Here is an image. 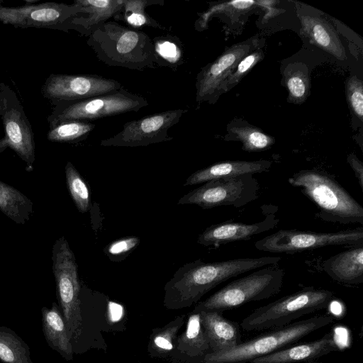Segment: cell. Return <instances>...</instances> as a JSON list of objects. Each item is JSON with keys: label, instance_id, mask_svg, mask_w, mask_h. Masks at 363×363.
<instances>
[{"label": "cell", "instance_id": "1", "mask_svg": "<svg viewBox=\"0 0 363 363\" xmlns=\"http://www.w3.org/2000/svg\"><path fill=\"white\" fill-rule=\"evenodd\" d=\"M280 257H245L205 262L201 259L179 267L164 286V306L170 310L191 306L218 284L261 267L276 265Z\"/></svg>", "mask_w": 363, "mask_h": 363}, {"label": "cell", "instance_id": "2", "mask_svg": "<svg viewBox=\"0 0 363 363\" xmlns=\"http://www.w3.org/2000/svg\"><path fill=\"white\" fill-rule=\"evenodd\" d=\"M87 45L108 66L143 71L157 65L152 40L116 21H108L92 32Z\"/></svg>", "mask_w": 363, "mask_h": 363}, {"label": "cell", "instance_id": "3", "mask_svg": "<svg viewBox=\"0 0 363 363\" xmlns=\"http://www.w3.org/2000/svg\"><path fill=\"white\" fill-rule=\"evenodd\" d=\"M288 182L299 188L317 206L316 218L343 225H363V207L333 175L317 169H302L290 177Z\"/></svg>", "mask_w": 363, "mask_h": 363}, {"label": "cell", "instance_id": "4", "mask_svg": "<svg viewBox=\"0 0 363 363\" xmlns=\"http://www.w3.org/2000/svg\"><path fill=\"white\" fill-rule=\"evenodd\" d=\"M51 259L59 307L67 328L73 352L79 353L82 351L85 331L81 285L76 258L65 236L55 241Z\"/></svg>", "mask_w": 363, "mask_h": 363}, {"label": "cell", "instance_id": "5", "mask_svg": "<svg viewBox=\"0 0 363 363\" xmlns=\"http://www.w3.org/2000/svg\"><path fill=\"white\" fill-rule=\"evenodd\" d=\"M330 315L314 316L284 327L273 329L253 339L242 342L228 350L210 352L202 363H247L296 343L310 333L332 323Z\"/></svg>", "mask_w": 363, "mask_h": 363}, {"label": "cell", "instance_id": "6", "mask_svg": "<svg viewBox=\"0 0 363 363\" xmlns=\"http://www.w3.org/2000/svg\"><path fill=\"white\" fill-rule=\"evenodd\" d=\"M334 297L331 291L306 286L255 309L240 325L246 331L284 327L303 315L328 308Z\"/></svg>", "mask_w": 363, "mask_h": 363}, {"label": "cell", "instance_id": "7", "mask_svg": "<svg viewBox=\"0 0 363 363\" xmlns=\"http://www.w3.org/2000/svg\"><path fill=\"white\" fill-rule=\"evenodd\" d=\"M276 265L261 267L230 282L205 301L197 303L193 311L223 313L249 302L274 296L280 291L285 274L284 269Z\"/></svg>", "mask_w": 363, "mask_h": 363}, {"label": "cell", "instance_id": "8", "mask_svg": "<svg viewBox=\"0 0 363 363\" xmlns=\"http://www.w3.org/2000/svg\"><path fill=\"white\" fill-rule=\"evenodd\" d=\"M48 118L50 126L68 121H89L108 116L137 112L148 102L141 95L124 87L86 99L58 101Z\"/></svg>", "mask_w": 363, "mask_h": 363}, {"label": "cell", "instance_id": "9", "mask_svg": "<svg viewBox=\"0 0 363 363\" xmlns=\"http://www.w3.org/2000/svg\"><path fill=\"white\" fill-rule=\"evenodd\" d=\"M0 119L4 134L0 138V153L10 148L26 163L31 172L35 160V145L31 125L16 94L0 83Z\"/></svg>", "mask_w": 363, "mask_h": 363}, {"label": "cell", "instance_id": "10", "mask_svg": "<svg viewBox=\"0 0 363 363\" xmlns=\"http://www.w3.org/2000/svg\"><path fill=\"white\" fill-rule=\"evenodd\" d=\"M330 245L363 246L362 226L335 233L281 229L255 243V248L260 251L286 254Z\"/></svg>", "mask_w": 363, "mask_h": 363}, {"label": "cell", "instance_id": "11", "mask_svg": "<svg viewBox=\"0 0 363 363\" xmlns=\"http://www.w3.org/2000/svg\"><path fill=\"white\" fill-rule=\"evenodd\" d=\"M259 184L252 174L210 180L180 198L179 205L195 204L203 209L242 207L258 198Z\"/></svg>", "mask_w": 363, "mask_h": 363}, {"label": "cell", "instance_id": "12", "mask_svg": "<svg viewBox=\"0 0 363 363\" xmlns=\"http://www.w3.org/2000/svg\"><path fill=\"white\" fill-rule=\"evenodd\" d=\"M188 109L177 108L128 121L113 136L101 140V146L143 147L173 139L169 130L175 125Z\"/></svg>", "mask_w": 363, "mask_h": 363}, {"label": "cell", "instance_id": "13", "mask_svg": "<svg viewBox=\"0 0 363 363\" xmlns=\"http://www.w3.org/2000/svg\"><path fill=\"white\" fill-rule=\"evenodd\" d=\"M80 14L81 8L74 3L46 2L17 7L0 6V21L21 28L75 30L71 21Z\"/></svg>", "mask_w": 363, "mask_h": 363}, {"label": "cell", "instance_id": "14", "mask_svg": "<svg viewBox=\"0 0 363 363\" xmlns=\"http://www.w3.org/2000/svg\"><path fill=\"white\" fill-rule=\"evenodd\" d=\"M117 80L95 74H50L41 93L52 103L86 99L123 88Z\"/></svg>", "mask_w": 363, "mask_h": 363}, {"label": "cell", "instance_id": "15", "mask_svg": "<svg viewBox=\"0 0 363 363\" xmlns=\"http://www.w3.org/2000/svg\"><path fill=\"white\" fill-rule=\"evenodd\" d=\"M258 39L252 37L227 48L213 62L202 67L196 76V101L216 102L220 84L233 72L238 62L257 48Z\"/></svg>", "mask_w": 363, "mask_h": 363}, {"label": "cell", "instance_id": "16", "mask_svg": "<svg viewBox=\"0 0 363 363\" xmlns=\"http://www.w3.org/2000/svg\"><path fill=\"white\" fill-rule=\"evenodd\" d=\"M279 221L274 213H269L262 220L255 223L225 221L213 224L199 235L197 243L205 247H218L229 242L248 240L272 230Z\"/></svg>", "mask_w": 363, "mask_h": 363}, {"label": "cell", "instance_id": "17", "mask_svg": "<svg viewBox=\"0 0 363 363\" xmlns=\"http://www.w3.org/2000/svg\"><path fill=\"white\" fill-rule=\"evenodd\" d=\"M340 347L333 333H326L314 341L291 345L273 353L252 359L250 363H306L338 351Z\"/></svg>", "mask_w": 363, "mask_h": 363}, {"label": "cell", "instance_id": "18", "mask_svg": "<svg viewBox=\"0 0 363 363\" xmlns=\"http://www.w3.org/2000/svg\"><path fill=\"white\" fill-rule=\"evenodd\" d=\"M74 4L81 8V14L74 18L71 24L82 35L89 36L122 11L124 0H75Z\"/></svg>", "mask_w": 363, "mask_h": 363}, {"label": "cell", "instance_id": "19", "mask_svg": "<svg viewBox=\"0 0 363 363\" xmlns=\"http://www.w3.org/2000/svg\"><path fill=\"white\" fill-rule=\"evenodd\" d=\"M323 270L334 281L347 285L363 283V246L352 247L322 262Z\"/></svg>", "mask_w": 363, "mask_h": 363}, {"label": "cell", "instance_id": "20", "mask_svg": "<svg viewBox=\"0 0 363 363\" xmlns=\"http://www.w3.org/2000/svg\"><path fill=\"white\" fill-rule=\"evenodd\" d=\"M272 162L269 160L255 161L228 160L215 163L191 174L184 186L203 184L210 180L233 177L245 174H259L269 170Z\"/></svg>", "mask_w": 363, "mask_h": 363}, {"label": "cell", "instance_id": "21", "mask_svg": "<svg viewBox=\"0 0 363 363\" xmlns=\"http://www.w3.org/2000/svg\"><path fill=\"white\" fill-rule=\"evenodd\" d=\"M199 313L211 352L228 350L242 342L238 323L224 318L222 313L216 311Z\"/></svg>", "mask_w": 363, "mask_h": 363}, {"label": "cell", "instance_id": "22", "mask_svg": "<svg viewBox=\"0 0 363 363\" xmlns=\"http://www.w3.org/2000/svg\"><path fill=\"white\" fill-rule=\"evenodd\" d=\"M301 31L311 43L340 60L347 57L345 48L334 27L325 18L309 14H298Z\"/></svg>", "mask_w": 363, "mask_h": 363}, {"label": "cell", "instance_id": "23", "mask_svg": "<svg viewBox=\"0 0 363 363\" xmlns=\"http://www.w3.org/2000/svg\"><path fill=\"white\" fill-rule=\"evenodd\" d=\"M43 331L49 347L65 359H73V348L61 310L55 302L41 309Z\"/></svg>", "mask_w": 363, "mask_h": 363}, {"label": "cell", "instance_id": "24", "mask_svg": "<svg viewBox=\"0 0 363 363\" xmlns=\"http://www.w3.org/2000/svg\"><path fill=\"white\" fill-rule=\"evenodd\" d=\"M225 141L240 142L246 152H262L271 148L275 138L241 118L233 119L227 125Z\"/></svg>", "mask_w": 363, "mask_h": 363}, {"label": "cell", "instance_id": "25", "mask_svg": "<svg viewBox=\"0 0 363 363\" xmlns=\"http://www.w3.org/2000/svg\"><path fill=\"white\" fill-rule=\"evenodd\" d=\"M175 348L181 353L194 358H202L211 352L199 312L192 311L188 317L185 330L177 337Z\"/></svg>", "mask_w": 363, "mask_h": 363}, {"label": "cell", "instance_id": "26", "mask_svg": "<svg viewBox=\"0 0 363 363\" xmlns=\"http://www.w3.org/2000/svg\"><path fill=\"white\" fill-rule=\"evenodd\" d=\"M0 211L16 224L23 225L33 213V202L18 189L0 181Z\"/></svg>", "mask_w": 363, "mask_h": 363}, {"label": "cell", "instance_id": "27", "mask_svg": "<svg viewBox=\"0 0 363 363\" xmlns=\"http://www.w3.org/2000/svg\"><path fill=\"white\" fill-rule=\"evenodd\" d=\"M152 40L157 65L176 70L185 62L184 46L177 36L167 33Z\"/></svg>", "mask_w": 363, "mask_h": 363}, {"label": "cell", "instance_id": "28", "mask_svg": "<svg viewBox=\"0 0 363 363\" xmlns=\"http://www.w3.org/2000/svg\"><path fill=\"white\" fill-rule=\"evenodd\" d=\"M284 85L288 91L287 101L295 104H303L310 94L311 82L307 66L302 62H292L283 74Z\"/></svg>", "mask_w": 363, "mask_h": 363}, {"label": "cell", "instance_id": "29", "mask_svg": "<svg viewBox=\"0 0 363 363\" xmlns=\"http://www.w3.org/2000/svg\"><path fill=\"white\" fill-rule=\"evenodd\" d=\"M185 318L186 315L177 316L165 326L153 329L147 348L151 357H167L174 350L177 333Z\"/></svg>", "mask_w": 363, "mask_h": 363}, {"label": "cell", "instance_id": "30", "mask_svg": "<svg viewBox=\"0 0 363 363\" xmlns=\"http://www.w3.org/2000/svg\"><path fill=\"white\" fill-rule=\"evenodd\" d=\"M0 361L33 363L28 344L13 330L4 326H0Z\"/></svg>", "mask_w": 363, "mask_h": 363}, {"label": "cell", "instance_id": "31", "mask_svg": "<svg viewBox=\"0 0 363 363\" xmlns=\"http://www.w3.org/2000/svg\"><path fill=\"white\" fill-rule=\"evenodd\" d=\"M163 5V0H124L122 11L115 18L123 21L127 24L139 28L149 26L154 28L166 30V28L151 18L145 12V8L152 5Z\"/></svg>", "mask_w": 363, "mask_h": 363}, {"label": "cell", "instance_id": "32", "mask_svg": "<svg viewBox=\"0 0 363 363\" xmlns=\"http://www.w3.org/2000/svg\"><path fill=\"white\" fill-rule=\"evenodd\" d=\"M95 126L94 123L89 121H64L50 126L47 138L57 143H79L86 140Z\"/></svg>", "mask_w": 363, "mask_h": 363}, {"label": "cell", "instance_id": "33", "mask_svg": "<svg viewBox=\"0 0 363 363\" xmlns=\"http://www.w3.org/2000/svg\"><path fill=\"white\" fill-rule=\"evenodd\" d=\"M67 189L79 213H85L90 208L91 196L87 184L71 162L65 167Z\"/></svg>", "mask_w": 363, "mask_h": 363}, {"label": "cell", "instance_id": "34", "mask_svg": "<svg viewBox=\"0 0 363 363\" xmlns=\"http://www.w3.org/2000/svg\"><path fill=\"white\" fill-rule=\"evenodd\" d=\"M264 57V52L257 47L244 57L237 65L233 72L220 84L216 96V101L220 96L229 91Z\"/></svg>", "mask_w": 363, "mask_h": 363}, {"label": "cell", "instance_id": "35", "mask_svg": "<svg viewBox=\"0 0 363 363\" xmlns=\"http://www.w3.org/2000/svg\"><path fill=\"white\" fill-rule=\"evenodd\" d=\"M346 96L351 112L359 121L363 118V82L357 76L346 81Z\"/></svg>", "mask_w": 363, "mask_h": 363}, {"label": "cell", "instance_id": "36", "mask_svg": "<svg viewBox=\"0 0 363 363\" xmlns=\"http://www.w3.org/2000/svg\"><path fill=\"white\" fill-rule=\"evenodd\" d=\"M140 243V238L136 236H128L115 240L108 244L104 252L113 261L124 259Z\"/></svg>", "mask_w": 363, "mask_h": 363}, {"label": "cell", "instance_id": "37", "mask_svg": "<svg viewBox=\"0 0 363 363\" xmlns=\"http://www.w3.org/2000/svg\"><path fill=\"white\" fill-rule=\"evenodd\" d=\"M347 161L352 169L362 191H363V162L352 152L347 155Z\"/></svg>", "mask_w": 363, "mask_h": 363}, {"label": "cell", "instance_id": "38", "mask_svg": "<svg viewBox=\"0 0 363 363\" xmlns=\"http://www.w3.org/2000/svg\"><path fill=\"white\" fill-rule=\"evenodd\" d=\"M306 363H322V362H316V361H312V362H306Z\"/></svg>", "mask_w": 363, "mask_h": 363}]
</instances>
